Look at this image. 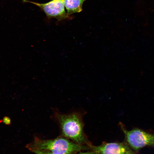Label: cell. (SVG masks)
I'll list each match as a JSON object with an SVG mask.
<instances>
[{
  "mask_svg": "<svg viewBox=\"0 0 154 154\" xmlns=\"http://www.w3.org/2000/svg\"><path fill=\"white\" fill-rule=\"evenodd\" d=\"M25 147L37 154H75L89 150L88 146L76 143L61 135L52 139H44L35 136Z\"/></svg>",
  "mask_w": 154,
  "mask_h": 154,
  "instance_id": "1",
  "label": "cell"
},
{
  "mask_svg": "<svg viewBox=\"0 0 154 154\" xmlns=\"http://www.w3.org/2000/svg\"><path fill=\"white\" fill-rule=\"evenodd\" d=\"M52 117L59 125L61 136L80 145L88 146L91 143L84 133L80 113L74 112L65 114L54 111Z\"/></svg>",
  "mask_w": 154,
  "mask_h": 154,
  "instance_id": "2",
  "label": "cell"
},
{
  "mask_svg": "<svg viewBox=\"0 0 154 154\" xmlns=\"http://www.w3.org/2000/svg\"><path fill=\"white\" fill-rule=\"evenodd\" d=\"M119 124L124 134L125 142L135 152H138L145 146L154 149V134L147 133L137 128L127 130L123 124L120 123Z\"/></svg>",
  "mask_w": 154,
  "mask_h": 154,
  "instance_id": "3",
  "label": "cell"
},
{
  "mask_svg": "<svg viewBox=\"0 0 154 154\" xmlns=\"http://www.w3.org/2000/svg\"><path fill=\"white\" fill-rule=\"evenodd\" d=\"M64 0H52L47 3H40L27 1V2L33 4L40 8L49 18H55L60 21L70 19L65 11Z\"/></svg>",
  "mask_w": 154,
  "mask_h": 154,
  "instance_id": "4",
  "label": "cell"
},
{
  "mask_svg": "<svg viewBox=\"0 0 154 154\" xmlns=\"http://www.w3.org/2000/svg\"><path fill=\"white\" fill-rule=\"evenodd\" d=\"M88 153L94 154H133L136 153L125 142L122 143L103 142L101 145L95 146L91 143L89 145Z\"/></svg>",
  "mask_w": 154,
  "mask_h": 154,
  "instance_id": "5",
  "label": "cell"
},
{
  "mask_svg": "<svg viewBox=\"0 0 154 154\" xmlns=\"http://www.w3.org/2000/svg\"><path fill=\"white\" fill-rule=\"evenodd\" d=\"M86 0H64V5L67 14L69 15L81 12L82 5Z\"/></svg>",
  "mask_w": 154,
  "mask_h": 154,
  "instance_id": "6",
  "label": "cell"
},
{
  "mask_svg": "<svg viewBox=\"0 0 154 154\" xmlns=\"http://www.w3.org/2000/svg\"><path fill=\"white\" fill-rule=\"evenodd\" d=\"M2 122L5 125H9L11 123V120L10 118L8 116H4L2 119Z\"/></svg>",
  "mask_w": 154,
  "mask_h": 154,
  "instance_id": "7",
  "label": "cell"
},
{
  "mask_svg": "<svg viewBox=\"0 0 154 154\" xmlns=\"http://www.w3.org/2000/svg\"><path fill=\"white\" fill-rule=\"evenodd\" d=\"M23 2H26L27 0H22Z\"/></svg>",
  "mask_w": 154,
  "mask_h": 154,
  "instance_id": "8",
  "label": "cell"
}]
</instances>
